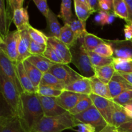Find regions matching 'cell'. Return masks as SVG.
<instances>
[{
  "label": "cell",
  "mask_w": 132,
  "mask_h": 132,
  "mask_svg": "<svg viewBox=\"0 0 132 132\" xmlns=\"http://www.w3.org/2000/svg\"><path fill=\"white\" fill-rule=\"evenodd\" d=\"M94 70H95V76L100 81L106 85H108L116 72L113 64H108L104 67H94Z\"/></svg>",
  "instance_id": "cell-26"
},
{
  "label": "cell",
  "mask_w": 132,
  "mask_h": 132,
  "mask_svg": "<svg viewBox=\"0 0 132 132\" xmlns=\"http://www.w3.org/2000/svg\"><path fill=\"white\" fill-rule=\"evenodd\" d=\"M48 44L52 46L63 64H68L72 61L70 49L60 39L53 36H48Z\"/></svg>",
  "instance_id": "cell-15"
},
{
  "label": "cell",
  "mask_w": 132,
  "mask_h": 132,
  "mask_svg": "<svg viewBox=\"0 0 132 132\" xmlns=\"http://www.w3.org/2000/svg\"><path fill=\"white\" fill-rule=\"evenodd\" d=\"M45 117H54L61 116L67 112L57 104L55 97L39 95Z\"/></svg>",
  "instance_id": "cell-14"
},
{
  "label": "cell",
  "mask_w": 132,
  "mask_h": 132,
  "mask_svg": "<svg viewBox=\"0 0 132 132\" xmlns=\"http://www.w3.org/2000/svg\"><path fill=\"white\" fill-rule=\"evenodd\" d=\"M90 81L93 94L113 101L110 92L108 85L102 82L95 76L90 78Z\"/></svg>",
  "instance_id": "cell-20"
},
{
  "label": "cell",
  "mask_w": 132,
  "mask_h": 132,
  "mask_svg": "<svg viewBox=\"0 0 132 132\" xmlns=\"http://www.w3.org/2000/svg\"><path fill=\"white\" fill-rule=\"evenodd\" d=\"M127 24H128L130 26V27H131V29H132V21H131V22H130V23H127Z\"/></svg>",
  "instance_id": "cell-55"
},
{
  "label": "cell",
  "mask_w": 132,
  "mask_h": 132,
  "mask_svg": "<svg viewBox=\"0 0 132 132\" xmlns=\"http://www.w3.org/2000/svg\"><path fill=\"white\" fill-rule=\"evenodd\" d=\"M128 7V21L127 23L132 21V0H125Z\"/></svg>",
  "instance_id": "cell-50"
},
{
  "label": "cell",
  "mask_w": 132,
  "mask_h": 132,
  "mask_svg": "<svg viewBox=\"0 0 132 132\" xmlns=\"http://www.w3.org/2000/svg\"><path fill=\"white\" fill-rule=\"evenodd\" d=\"M28 29L19 32L18 45V61L17 63H23L24 60L31 56L29 52L30 44L31 42Z\"/></svg>",
  "instance_id": "cell-17"
},
{
  "label": "cell",
  "mask_w": 132,
  "mask_h": 132,
  "mask_svg": "<svg viewBox=\"0 0 132 132\" xmlns=\"http://www.w3.org/2000/svg\"><path fill=\"white\" fill-rule=\"evenodd\" d=\"M113 50V58L132 60V42L131 41H107Z\"/></svg>",
  "instance_id": "cell-13"
},
{
  "label": "cell",
  "mask_w": 132,
  "mask_h": 132,
  "mask_svg": "<svg viewBox=\"0 0 132 132\" xmlns=\"http://www.w3.org/2000/svg\"><path fill=\"white\" fill-rule=\"evenodd\" d=\"M131 120V119L127 116L124 107L115 103V108L112 113L110 125L119 128L122 125Z\"/></svg>",
  "instance_id": "cell-24"
},
{
  "label": "cell",
  "mask_w": 132,
  "mask_h": 132,
  "mask_svg": "<svg viewBox=\"0 0 132 132\" xmlns=\"http://www.w3.org/2000/svg\"><path fill=\"white\" fill-rule=\"evenodd\" d=\"M28 31L30 37L32 41L41 45L47 46L48 45V36H45L41 31L34 28L30 25L28 27Z\"/></svg>",
  "instance_id": "cell-37"
},
{
  "label": "cell",
  "mask_w": 132,
  "mask_h": 132,
  "mask_svg": "<svg viewBox=\"0 0 132 132\" xmlns=\"http://www.w3.org/2000/svg\"><path fill=\"white\" fill-rule=\"evenodd\" d=\"M124 108L126 112L127 116L132 119V105L130 104H127L124 106Z\"/></svg>",
  "instance_id": "cell-53"
},
{
  "label": "cell",
  "mask_w": 132,
  "mask_h": 132,
  "mask_svg": "<svg viewBox=\"0 0 132 132\" xmlns=\"http://www.w3.org/2000/svg\"><path fill=\"white\" fill-rule=\"evenodd\" d=\"M0 66L1 72L12 82L21 94L24 93L19 79L16 63L12 61L6 54L0 50Z\"/></svg>",
  "instance_id": "cell-6"
},
{
  "label": "cell",
  "mask_w": 132,
  "mask_h": 132,
  "mask_svg": "<svg viewBox=\"0 0 132 132\" xmlns=\"http://www.w3.org/2000/svg\"><path fill=\"white\" fill-rule=\"evenodd\" d=\"M72 31L77 39H84L85 35L88 33L86 30V23H83L79 19H74L70 24Z\"/></svg>",
  "instance_id": "cell-35"
},
{
  "label": "cell",
  "mask_w": 132,
  "mask_h": 132,
  "mask_svg": "<svg viewBox=\"0 0 132 132\" xmlns=\"http://www.w3.org/2000/svg\"><path fill=\"white\" fill-rule=\"evenodd\" d=\"M119 132H123V131H119Z\"/></svg>",
  "instance_id": "cell-58"
},
{
  "label": "cell",
  "mask_w": 132,
  "mask_h": 132,
  "mask_svg": "<svg viewBox=\"0 0 132 132\" xmlns=\"http://www.w3.org/2000/svg\"><path fill=\"white\" fill-rule=\"evenodd\" d=\"M113 11L116 16L125 19L127 23L128 21V12L125 0H113Z\"/></svg>",
  "instance_id": "cell-34"
},
{
  "label": "cell",
  "mask_w": 132,
  "mask_h": 132,
  "mask_svg": "<svg viewBox=\"0 0 132 132\" xmlns=\"http://www.w3.org/2000/svg\"><path fill=\"white\" fill-rule=\"evenodd\" d=\"M112 64L117 73H132V60L113 58Z\"/></svg>",
  "instance_id": "cell-33"
},
{
  "label": "cell",
  "mask_w": 132,
  "mask_h": 132,
  "mask_svg": "<svg viewBox=\"0 0 132 132\" xmlns=\"http://www.w3.org/2000/svg\"><path fill=\"white\" fill-rule=\"evenodd\" d=\"M19 32L16 30L10 32L4 38L0 39V50L14 63L18 61V45Z\"/></svg>",
  "instance_id": "cell-8"
},
{
  "label": "cell",
  "mask_w": 132,
  "mask_h": 132,
  "mask_svg": "<svg viewBox=\"0 0 132 132\" xmlns=\"http://www.w3.org/2000/svg\"><path fill=\"white\" fill-rule=\"evenodd\" d=\"M108 13L107 12L103 11V10L99 11L94 18V22L97 24H101L102 26L105 25L106 19Z\"/></svg>",
  "instance_id": "cell-45"
},
{
  "label": "cell",
  "mask_w": 132,
  "mask_h": 132,
  "mask_svg": "<svg viewBox=\"0 0 132 132\" xmlns=\"http://www.w3.org/2000/svg\"><path fill=\"white\" fill-rule=\"evenodd\" d=\"M46 48V46L41 45L36 43L35 41L31 40L30 44L29 52L32 55H43L45 52Z\"/></svg>",
  "instance_id": "cell-42"
},
{
  "label": "cell",
  "mask_w": 132,
  "mask_h": 132,
  "mask_svg": "<svg viewBox=\"0 0 132 132\" xmlns=\"http://www.w3.org/2000/svg\"><path fill=\"white\" fill-rule=\"evenodd\" d=\"M34 3L36 5L37 9H39L41 14L46 18H47L50 10L48 5L47 1L46 0H34Z\"/></svg>",
  "instance_id": "cell-43"
},
{
  "label": "cell",
  "mask_w": 132,
  "mask_h": 132,
  "mask_svg": "<svg viewBox=\"0 0 132 132\" xmlns=\"http://www.w3.org/2000/svg\"><path fill=\"white\" fill-rule=\"evenodd\" d=\"M70 52L71 63L76 66L82 77L90 79L95 76L94 66L83 46V39H78L76 45L70 48Z\"/></svg>",
  "instance_id": "cell-4"
},
{
  "label": "cell",
  "mask_w": 132,
  "mask_h": 132,
  "mask_svg": "<svg viewBox=\"0 0 132 132\" xmlns=\"http://www.w3.org/2000/svg\"><path fill=\"white\" fill-rule=\"evenodd\" d=\"M46 19L47 21L49 31L52 34L51 36L56 37L59 39L62 27H61L60 24L58 21L57 15L54 14V12L50 10L48 15L47 18H46Z\"/></svg>",
  "instance_id": "cell-29"
},
{
  "label": "cell",
  "mask_w": 132,
  "mask_h": 132,
  "mask_svg": "<svg viewBox=\"0 0 132 132\" xmlns=\"http://www.w3.org/2000/svg\"><path fill=\"white\" fill-rule=\"evenodd\" d=\"M131 42H132V39H131Z\"/></svg>",
  "instance_id": "cell-57"
},
{
  "label": "cell",
  "mask_w": 132,
  "mask_h": 132,
  "mask_svg": "<svg viewBox=\"0 0 132 132\" xmlns=\"http://www.w3.org/2000/svg\"><path fill=\"white\" fill-rule=\"evenodd\" d=\"M23 103V120L32 132L38 122L45 117L41 101L37 93L21 94Z\"/></svg>",
  "instance_id": "cell-2"
},
{
  "label": "cell",
  "mask_w": 132,
  "mask_h": 132,
  "mask_svg": "<svg viewBox=\"0 0 132 132\" xmlns=\"http://www.w3.org/2000/svg\"><path fill=\"white\" fill-rule=\"evenodd\" d=\"M121 76L124 77L128 82L132 85V73H119Z\"/></svg>",
  "instance_id": "cell-54"
},
{
  "label": "cell",
  "mask_w": 132,
  "mask_h": 132,
  "mask_svg": "<svg viewBox=\"0 0 132 132\" xmlns=\"http://www.w3.org/2000/svg\"><path fill=\"white\" fill-rule=\"evenodd\" d=\"M62 92L63 91H61V90H56V89L48 87V86L40 85L37 90V94L41 96L57 98L62 94Z\"/></svg>",
  "instance_id": "cell-39"
},
{
  "label": "cell",
  "mask_w": 132,
  "mask_h": 132,
  "mask_svg": "<svg viewBox=\"0 0 132 132\" xmlns=\"http://www.w3.org/2000/svg\"><path fill=\"white\" fill-rule=\"evenodd\" d=\"M116 15L113 12H109L108 13V15H107L106 19L105 21V24H111L113 21H115L116 18Z\"/></svg>",
  "instance_id": "cell-51"
},
{
  "label": "cell",
  "mask_w": 132,
  "mask_h": 132,
  "mask_svg": "<svg viewBox=\"0 0 132 132\" xmlns=\"http://www.w3.org/2000/svg\"><path fill=\"white\" fill-rule=\"evenodd\" d=\"M101 10L109 12L113 10V0H99Z\"/></svg>",
  "instance_id": "cell-44"
},
{
  "label": "cell",
  "mask_w": 132,
  "mask_h": 132,
  "mask_svg": "<svg viewBox=\"0 0 132 132\" xmlns=\"http://www.w3.org/2000/svg\"><path fill=\"white\" fill-rule=\"evenodd\" d=\"M87 95L77 94L70 91L64 90L58 97L56 98V101L60 106L67 112L73 109L77 103L83 99Z\"/></svg>",
  "instance_id": "cell-12"
},
{
  "label": "cell",
  "mask_w": 132,
  "mask_h": 132,
  "mask_svg": "<svg viewBox=\"0 0 132 132\" xmlns=\"http://www.w3.org/2000/svg\"><path fill=\"white\" fill-rule=\"evenodd\" d=\"M27 60L43 73L48 72L52 67L55 64L43 55H31L27 58Z\"/></svg>",
  "instance_id": "cell-23"
},
{
  "label": "cell",
  "mask_w": 132,
  "mask_h": 132,
  "mask_svg": "<svg viewBox=\"0 0 132 132\" xmlns=\"http://www.w3.org/2000/svg\"><path fill=\"white\" fill-rule=\"evenodd\" d=\"M89 96L92 100L94 105L99 110L108 125H110L112 113L115 108L114 102L93 94H90Z\"/></svg>",
  "instance_id": "cell-10"
},
{
  "label": "cell",
  "mask_w": 132,
  "mask_h": 132,
  "mask_svg": "<svg viewBox=\"0 0 132 132\" xmlns=\"http://www.w3.org/2000/svg\"><path fill=\"white\" fill-rule=\"evenodd\" d=\"M128 104H131V105H132V101H131V102H130V103H129Z\"/></svg>",
  "instance_id": "cell-56"
},
{
  "label": "cell",
  "mask_w": 132,
  "mask_h": 132,
  "mask_svg": "<svg viewBox=\"0 0 132 132\" xmlns=\"http://www.w3.org/2000/svg\"><path fill=\"white\" fill-rule=\"evenodd\" d=\"M93 52L104 57H113V48L110 43L107 42L106 40L105 43L99 45Z\"/></svg>",
  "instance_id": "cell-38"
},
{
  "label": "cell",
  "mask_w": 132,
  "mask_h": 132,
  "mask_svg": "<svg viewBox=\"0 0 132 132\" xmlns=\"http://www.w3.org/2000/svg\"><path fill=\"white\" fill-rule=\"evenodd\" d=\"M13 22V11L6 1V5L3 0L0 1V39L9 34V28Z\"/></svg>",
  "instance_id": "cell-11"
},
{
  "label": "cell",
  "mask_w": 132,
  "mask_h": 132,
  "mask_svg": "<svg viewBox=\"0 0 132 132\" xmlns=\"http://www.w3.org/2000/svg\"><path fill=\"white\" fill-rule=\"evenodd\" d=\"M17 69H18V73L19 79L20 81L21 86L24 90V93L27 94H34L37 93V90L34 86L32 81L30 79L28 74L26 72L25 69L23 66V63H16Z\"/></svg>",
  "instance_id": "cell-21"
},
{
  "label": "cell",
  "mask_w": 132,
  "mask_h": 132,
  "mask_svg": "<svg viewBox=\"0 0 132 132\" xmlns=\"http://www.w3.org/2000/svg\"><path fill=\"white\" fill-rule=\"evenodd\" d=\"M87 53L90 57V61H91V63L94 67H104V66L112 64L113 63V57L103 56V55H99L94 52L87 51Z\"/></svg>",
  "instance_id": "cell-32"
},
{
  "label": "cell",
  "mask_w": 132,
  "mask_h": 132,
  "mask_svg": "<svg viewBox=\"0 0 132 132\" xmlns=\"http://www.w3.org/2000/svg\"><path fill=\"white\" fill-rule=\"evenodd\" d=\"M105 42L106 40L88 32L84 37L83 46L87 51L93 52L99 45Z\"/></svg>",
  "instance_id": "cell-30"
},
{
  "label": "cell",
  "mask_w": 132,
  "mask_h": 132,
  "mask_svg": "<svg viewBox=\"0 0 132 132\" xmlns=\"http://www.w3.org/2000/svg\"><path fill=\"white\" fill-rule=\"evenodd\" d=\"M81 122L68 112L54 117H44L32 132H62L77 127Z\"/></svg>",
  "instance_id": "cell-1"
},
{
  "label": "cell",
  "mask_w": 132,
  "mask_h": 132,
  "mask_svg": "<svg viewBox=\"0 0 132 132\" xmlns=\"http://www.w3.org/2000/svg\"><path fill=\"white\" fill-rule=\"evenodd\" d=\"M13 11V23L16 27L17 30L19 32L28 29V27L30 24L29 23V16H28L27 8L22 7L17 8Z\"/></svg>",
  "instance_id": "cell-18"
},
{
  "label": "cell",
  "mask_w": 132,
  "mask_h": 132,
  "mask_svg": "<svg viewBox=\"0 0 132 132\" xmlns=\"http://www.w3.org/2000/svg\"><path fill=\"white\" fill-rule=\"evenodd\" d=\"M108 88L112 99H114L123 92L132 90V85L119 73L116 72L108 83Z\"/></svg>",
  "instance_id": "cell-16"
},
{
  "label": "cell",
  "mask_w": 132,
  "mask_h": 132,
  "mask_svg": "<svg viewBox=\"0 0 132 132\" xmlns=\"http://www.w3.org/2000/svg\"><path fill=\"white\" fill-rule=\"evenodd\" d=\"M74 117L80 122L89 124L94 126L96 132H100L108 125L94 104L85 112L75 116Z\"/></svg>",
  "instance_id": "cell-5"
},
{
  "label": "cell",
  "mask_w": 132,
  "mask_h": 132,
  "mask_svg": "<svg viewBox=\"0 0 132 132\" xmlns=\"http://www.w3.org/2000/svg\"><path fill=\"white\" fill-rule=\"evenodd\" d=\"M0 85L1 94L11 112L23 119V103L21 94L12 82L1 72H0Z\"/></svg>",
  "instance_id": "cell-3"
},
{
  "label": "cell",
  "mask_w": 132,
  "mask_h": 132,
  "mask_svg": "<svg viewBox=\"0 0 132 132\" xmlns=\"http://www.w3.org/2000/svg\"><path fill=\"white\" fill-rule=\"evenodd\" d=\"M0 132H31L23 119L12 113L1 115Z\"/></svg>",
  "instance_id": "cell-7"
},
{
  "label": "cell",
  "mask_w": 132,
  "mask_h": 132,
  "mask_svg": "<svg viewBox=\"0 0 132 132\" xmlns=\"http://www.w3.org/2000/svg\"><path fill=\"white\" fill-rule=\"evenodd\" d=\"M74 8L76 16L83 23H86V20L89 18L92 11L89 7L86 0H74Z\"/></svg>",
  "instance_id": "cell-25"
},
{
  "label": "cell",
  "mask_w": 132,
  "mask_h": 132,
  "mask_svg": "<svg viewBox=\"0 0 132 132\" xmlns=\"http://www.w3.org/2000/svg\"><path fill=\"white\" fill-rule=\"evenodd\" d=\"M93 101L91 99V98L90 97L89 95H86L85 97H84L83 99H81L79 102L77 104V105L72 109L71 110H70L69 113H70L72 116H75L76 115H78L79 113H82V112H85V110L88 109V108H90L91 106L93 105Z\"/></svg>",
  "instance_id": "cell-36"
},
{
  "label": "cell",
  "mask_w": 132,
  "mask_h": 132,
  "mask_svg": "<svg viewBox=\"0 0 132 132\" xmlns=\"http://www.w3.org/2000/svg\"><path fill=\"white\" fill-rule=\"evenodd\" d=\"M48 72L64 82L66 86L84 77L80 73L71 68L68 64L63 63L55 64L52 67Z\"/></svg>",
  "instance_id": "cell-9"
},
{
  "label": "cell",
  "mask_w": 132,
  "mask_h": 132,
  "mask_svg": "<svg viewBox=\"0 0 132 132\" xmlns=\"http://www.w3.org/2000/svg\"><path fill=\"white\" fill-rule=\"evenodd\" d=\"M43 55L46 58H47L50 61L53 62L55 64H61L63 63L62 61L61 60L60 58L58 57V55H57V54L55 53V52L54 51V49L52 48V46L48 44L47 46H46V48L45 52H44Z\"/></svg>",
  "instance_id": "cell-41"
},
{
  "label": "cell",
  "mask_w": 132,
  "mask_h": 132,
  "mask_svg": "<svg viewBox=\"0 0 132 132\" xmlns=\"http://www.w3.org/2000/svg\"><path fill=\"white\" fill-rule=\"evenodd\" d=\"M40 85L48 86V87L61 90V91H64L66 86L64 82H62L61 80L57 78L55 76L50 73V72H46L44 73Z\"/></svg>",
  "instance_id": "cell-28"
},
{
  "label": "cell",
  "mask_w": 132,
  "mask_h": 132,
  "mask_svg": "<svg viewBox=\"0 0 132 132\" xmlns=\"http://www.w3.org/2000/svg\"><path fill=\"white\" fill-rule=\"evenodd\" d=\"M100 132H119L118 128L111 125H108Z\"/></svg>",
  "instance_id": "cell-52"
},
{
  "label": "cell",
  "mask_w": 132,
  "mask_h": 132,
  "mask_svg": "<svg viewBox=\"0 0 132 132\" xmlns=\"http://www.w3.org/2000/svg\"><path fill=\"white\" fill-rule=\"evenodd\" d=\"M79 132H96L95 128L89 124H85L81 122L77 126Z\"/></svg>",
  "instance_id": "cell-46"
},
{
  "label": "cell",
  "mask_w": 132,
  "mask_h": 132,
  "mask_svg": "<svg viewBox=\"0 0 132 132\" xmlns=\"http://www.w3.org/2000/svg\"><path fill=\"white\" fill-rule=\"evenodd\" d=\"M118 130L119 131L132 132V120L121 125Z\"/></svg>",
  "instance_id": "cell-48"
},
{
  "label": "cell",
  "mask_w": 132,
  "mask_h": 132,
  "mask_svg": "<svg viewBox=\"0 0 132 132\" xmlns=\"http://www.w3.org/2000/svg\"><path fill=\"white\" fill-rule=\"evenodd\" d=\"M89 7L90 8L93 13L101 11L100 6H99V1L98 0H86Z\"/></svg>",
  "instance_id": "cell-47"
},
{
  "label": "cell",
  "mask_w": 132,
  "mask_h": 132,
  "mask_svg": "<svg viewBox=\"0 0 132 132\" xmlns=\"http://www.w3.org/2000/svg\"><path fill=\"white\" fill-rule=\"evenodd\" d=\"M132 101V90H126L120 95L113 99V101L116 104L124 106Z\"/></svg>",
  "instance_id": "cell-40"
},
{
  "label": "cell",
  "mask_w": 132,
  "mask_h": 132,
  "mask_svg": "<svg viewBox=\"0 0 132 132\" xmlns=\"http://www.w3.org/2000/svg\"><path fill=\"white\" fill-rule=\"evenodd\" d=\"M58 16L63 19L64 24H70L72 21V1L63 0L61 3L60 13Z\"/></svg>",
  "instance_id": "cell-31"
},
{
  "label": "cell",
  "mask_w": 132,
  "mask_h": 132,
  "mask_svg": "<svg viewBox=\"0 0 132 132\" xmlns=\"http://www.w3.org/2000/svg\"><path fill=\"white\" fill-rule=\"evenodd\" d=\"M59 39L70 49L75 46L78 41L70 24H64L62 27Z\"/></svg>",
  "instance_id": "cell-27"
},
{
  "label": "cell",
  "mask_w": 132,
  "mask_h": 132,
  "mask_svg": "<svg viewBox=\"0 0 132 132\" xmlns=\"http://www.w3.org/2000/svg\"><path fill=\"white\" fill-rule=\"evenodd\" d=\"M23 63L26 72L28 74L30 79L31 80L34 86L37 90H37L39 88V86H40V83H41V81L43 77L44 73L41 72L39 70L37 69L36 67H34L33 64H31L27 59L24 60Z\"/></svg>",
  "instance_id": "cell-22"
},
{
  "label": "cell",
  "mask_w": 132,
  "mask_h": 132,
  "mask_svg": "<svg viewBox=\"0 0 132 132\" xmlns=\"http://www.w3.org/2000/svg\"><path fill=\"white\" fill-rule=\"evenodd\" d=\"M64 90L87 95L92 94L90 79L86 77H82L70 85H67Z\"/></svg>",
  "instance_id": "cell-19"
},
{
  "label": "cell",
  "mask_w": 132,
  "mask_h": 132,
  "mask_svg": "<svg viewBox=\"0 0 132 132\" xmlns=\"http://www.w3.org/2000/svg\"><path fill=\"white\" fill-rule=\"evenodd\" d=\"M124 32H125V40L131 41L132 39V29L128 24H125Z\"/></svg>",
  "instance_id": "cell-49"
}]
</instances>
